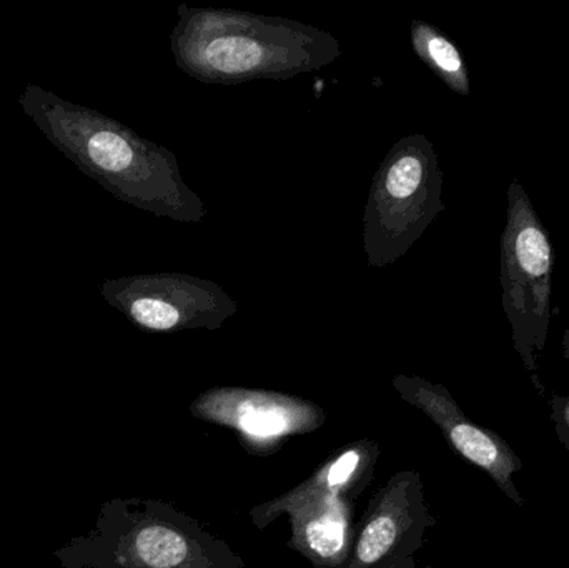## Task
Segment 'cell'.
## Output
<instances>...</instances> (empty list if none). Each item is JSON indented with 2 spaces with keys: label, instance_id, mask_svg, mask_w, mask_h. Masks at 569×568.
<instances>
[{
  "label": "cell",
  "instance_id": "6",
  "mask_svg": "<svg viewBox=\"0 0 569 568\" xmlns=\"http://www.w3.org/2000/svg\"><path fill=\"white\" fill-rule=\"evenodd\" d=\"M381 449L373 440H357L328 457L307 480L283 496L250 510L253 527L266 530L279 517L298 507L328 496H347L357 500L375 477Z\"/></svg>",
  "mask_w": 569,
  "mask_h": 568
},
{
  "label": "cell",
  "instance_id": "2",
  "mask_svg": "<svg viewBox=\"0 0 569 568\" xmlns=\"http://www.w3.org/2000/svg\"><path fill=\"white\" fill-rule=\"evenodd\" d=\"M100 568H246L223 540L159 500H117L103 510Z\"/></svg>",
  "mask_w": 569,
  "mask_h": 568
},
{
  "label": "cell",
  "instance_id": "10",
  "mask_svg": "<svg viewBox=\"0 0 569 568\" xmlns=\"http://www.w3.org/2000/svg\"><path fill=\"white\" fill-rule=\"evenodd\" d=\"M428 166L423 157L405 156L391 166L387 176V189L395 199H410L423 189L428 177Z\"/></svg>",
  "mask_w": 569,
  "mask_h": 568
},
{
  "label": "cell",
  "instance_id": "3",
  "mask_svg": "<svg viewBox=\"0 0 569 568\" xmlns=\"http://www.w3.org/2000/svg\"><path fill=\"white\" fill-rule=\"evenodd\" d=\"M435 526L420 474H395L375 492L355 526L350 556L341 568H418V550Z\"/></svg>",
  "mask_w": 569,
  "mask_h": 568
},
{
  "label": "cell",
  "instance_id": "9",
  "mask_svg": "<svg viewBox=\"0 0 569 568\" xmlns=\"http://www.w3.org/2000/svg\"><path fill=\"white\" fill-rule=\"evenodd\" d=\"M423 52L428 60L437 67L438 72L447 79L450 87L467 96L470 92V82H468L467 67L461 59L460 50L440 33L433 30L423 32Z\"/></svg>",
  "mask_w": 569,
  "mask_h": 568
},
{
  "label": "cell",
  "instance_id": "8",
  "mask_svg": "<svg viewBox=\"0 0 569 568\" xmlns=\"http://www.w3.org/2000/svg\"><path fill=\"white\" fill-rule=\"evenodd\" d=\"M207 63L220 72L239 73L253 69L262 60V47L240 37L213 40L206 50Z\"/></svg>",
  "mask_w": 569,
  "mask_h": 568
},
{
  "label": "cell",
  "instance_id": "5",
  "mask_svg": "<svg viewBox=\"0 0 569 568\" xmlns=\"http://www.w3.org/2000/svg\"><path fill=\"white\" fill-rule=\"evenodd\" d=\"M393 386L405 402L417 407L440 429L458 456L483 470L515 506H525L523 496L515 484V477L523 470V460L500 434L471 420L440 383L397 377Z\"/></svg>",
  "mask_w": 569,
  "mask_h": 568
},
{
  "label": "cell",
  "instance_id": "4",
  "mask_svg": "<svg viewBox=\"0 0 569 568\" xmlns=\"http://www.w3.org/2000/svg\"><path fill=\"white\" fill-rule=\"evenodd\" d=\"M202 422L226 427L252 456L279 452L290 437L315 432L327 422L317 403L270 390L220 387L207 390L190 406Z\"/></svg>",
  "mask_w": 569,
  "mask_h": 568
},
{
  "label": "cell",
  "instance_id": "1",
  "mask_svg": "<svg viewBox=\"0 0 569 568\" xmlns=\"http://www.w3.org/2000/svg\"><path fill=\"white\" fill-rule=\"evenodd\" d=\"M553 263L547 227L520 180L513 179L508 187L507 223L501 236V296L515 350L543 397L538 372L550 330Z\"/></svg>",
  "mask_w": 569,
  "mask_h": 568
},
{
  "label": "cell",
  "instance_id": "11",
  "mask_svg": "<svg viewBox=\"0 0 569 568\" xmlns=\"http://www.w3.org/2000/svg\"><path fill=\"white\" fill-rule=\"evenodd\" d=\"M548 406H550V416L555 430H557L558 440L569 454V396L555 393L548 399Z\"/></svg>",
  "mask_w": 569,
  "mask_h": 568
},
{
  "label": "cell",
  "instance_id": "13",
  "mask_svg": "<svg viewBox=\"0 0 569 568\" xmlns=\"http://www.w3.org/2000/svg\"><path fill=\"white\" fill-rule=\"evenodd\" d=\"M421 568H435V567H421Z\"/></svg>",
  "mask_w": 569,
  "mask_h": 568
},
{
  "label": "cell",
  "instance_id": "12",
  "mask_svg": "<svg viewBox=\"0 0 569 568\" xmlns=\"http://www.w3.org/2000/svg\"><path fill=\"white\" fill-rule=\"evenodd\" d=\"M561 346H563L565 359L569 360V329L567 332H565L563 342H561Z\"/></svg>",
  "mask_w": 569,
  "mask_h": 568
},
{
  "label": "cell",
  "instance_id": "7",
  "mask_svg": "<svg viewBox=\"0 0 569 568\" xmlns=\"http://www.w3.org/2000/svg\"><path fill=\"white\" fill-rule=\"evenodd\" d=\"M355 502L347 496L311 500L288 514L291 536L288 549L315 568H341L350 556L355 536Z\"/></svg>",
  "mask_w": 569,
  "mask_h": 568
}]
</instances>
